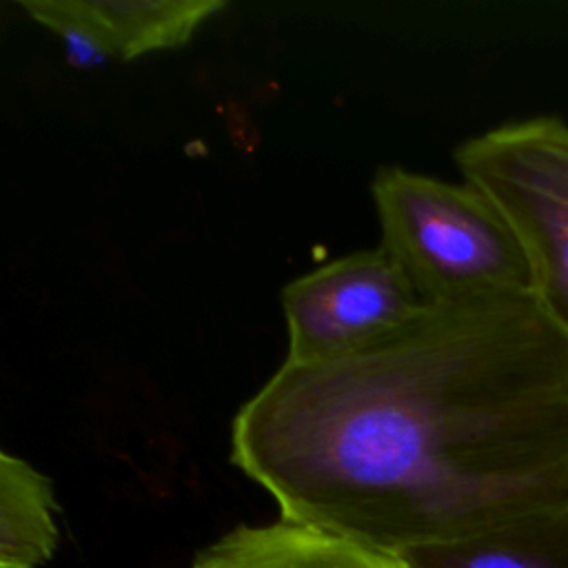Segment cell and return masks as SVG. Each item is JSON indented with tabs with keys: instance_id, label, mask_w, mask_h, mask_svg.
I'll list each match as a JSON object with an SVG mask.
<instances>
[{
	"instance_id": "1",
	"label": "cell",
	"mask_w": 568,
	"mask_h": 568,
	"mask_svg": "<svg viewBox=\"0 0 568 568\" xmlns=\"http://www.w3.org/2000/svg\"><path fill=\"white\" fill-rule=\"evenodd\" d=\"M231 462L280 519L402 557L568 510V335L535 293L422 304L375 344L284 362Z\"/></svg>"
},
{
	"instance_id": "2",
	"label": "cell",
	"mask_w": 568,
	"mask_h": 568,
	"mask_svg": "<svg viewBox=\"0 0 568 568\" xmlns=\"http://www.w3.org/2000/svg\"><path fill=\"white\" fill-rule=\"evenodd\" d=\"M382 244L424 304L532 293L526 251L501 211L468 182L379 166L371 184Z\"/></svg>"
},
{
	"instance_id": "3",
	"label": "cell",
	"mask_w": 568,
	"mask_h": 568,
	"mask_svg": "<svg viewBox=\"0 0 568 568\" xmlns=\"http://www.w3.org/2000/svg\"><path fill=\"white\" fill-rule=\"evenodd\" d=\"M455 164L517 233L532 293L568 335V122H506L462 142Z\"/></svg>"
},
{
	"instance_id": "4",
	"label": "cell",
	"mask_w": 568,
	"mask_h": 568,
	"mask_svg": "<svg viewBox=\"0 0 568 568\" xmlns=\"http://www.w3.org/2000/svg\"><path fill=\"white\" fill-rule=\"evenodd\" d=\"M422 300L384 248H364L295 277L282 291L291 364H322L357 353L406 320Z\"/></svg>"
},
{
	"instance_id": "5",
	"label": "cell",
	"mask_w": 568,
	"mask_h": 568,
	"mask_svg": "<svg viewBox=\"0 0 568 568\" xmlns=\"http://www.w3.org/2000/svg\"><path fill=\"white\" fill-rule=\"evenodd\" d=\"M191 568H406V564L277 519L233 528L200 550Z\"/></svg>"
},
{
	"instance_id": "6",
	"label": "cell",
	"mask_w": 568,
	"mask_h": 568,
	"mask_svg": "<svg viewBox=\"0 0 568 568\" xmlns=\"http://www.w3.org/2000/svg\"><path fill=\"white\" fill-rule=\"evenodd\" d=\"M397 559L406 568H568V510L524 517Z\"/></svg>"
},
{
	"instance_id": "7",
	"label": "cell",
	"mask_w": 568,
	"mask_h": 568,
	"mask_svg": "<svg viewBox=\"0 0 568 568\" xmlns=\"http://www.w3.org/2000/svg\"><path fill=\"white\" fill-rule=\"evenodd\" d=\"M73 9L102 38L113 60L180 49L224 0H71Z\"/></svg>"
},
{
	"instance_id": "8",
	"label": "cell",
	"mask_w": 568,
	"mask_h": 568,
	"mask_svg": "<svg viewBox=\"0 0 568 568\" xmlns=\"http://www.w3.org/2000/svg\"><path fill=\"white\" fill-rule=\"evenodd\" d=\"M58 504L47 475L0 453V568H40L58 548Z\"/></svg>"
},
{
	"instance_id": "9",
	"label": "cell",
	"mask_w": 568,
	"mask_h": 568,
	"mask_svg": "<svg viewBox=\"0 0 568 568\" xmlns=\"http://www.w3.org/2000/svg\"><path fill=\"white\" fill-rule=\"evenodd\" d=\"M18 4L31 20L60 38L71 67L93 69L113 60L98 31L80 18L71 0H20Z\"/></svg>"
}]
</instances>
